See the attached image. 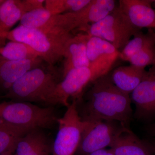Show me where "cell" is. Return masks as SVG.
<instances>
[{"label": "cell", "mask_w": 155, "mask_h": 155, "mask_svg": "<svg viewBox=\"0 0 155 155\" xmlns=\"http://www.w3.org/2000/svg\"><path fill=\"white\" fill-rule=\"evenodd\" d=\"M111 74L92 82L75 101L78 114L83 122L117 121L130 129L133 117L130 96L114 84Z\"/></svg>", "instance_id": "obj_1"}, {"label": "cell", "mask_w": 155, "mask_h": 155, "mask_svg": "<svg viewBox=\"0 0 155 155\" xmlns=\"http://www.w3.org/2000/svg\"><path fill=\"white\" fill-rule=\"evenodd\" d=\"M71 32L61 27L33 28L19 25L9 31L5 39L28 45L52 66L64 58L66 45L73 35Z\"/></svg>", "instance_id": "obj_2"}, {"label": "cell", "mask_w": 155, "mask_h": 155, "mask_svg": "<svg viewBox=\"0 0 155 155\" xmlns=\"http://www.w3.org/2000/svg\"><path fill=\"white\" fill-rule=\"evenodd\" d=\"M58 119L52 107H41L15 101L0 104V125L25 134L35 129L51 128Z\"/></svg>", "instance_id": "obj_3"}, {"label": "cell", "mask_w": 155, "mask_h": 155, "mask_svg": "<svg viewBox=\"0 0 155 155\" xmlns=\"http://www.w3.org/2000/svg\"><path fill=\"white\" fill-rule=\"evenodd\" d=\"M61 81L57 73L37 67L17 81L5 97L15 101L45 104L48 97Z\"/></svg>", "instance_id": "obj_4"}, {"label": "cell", "mask_w": 155, "mask_h": 155, "mask_svg": "<svg viewBox=\"0 0 155 155\" xmlns=\"http://www.w3.org/2000/svg\"><path fill=\"white\" fill-rule=\"evenodd\" d=\"M82 31L109 42L119 51L140 29L131 23L118 6L105 17Z\"/></svg>", "instance_id": "obj_5"}, {"label": "cell", "mask_w": 155, "mask_h": 155, "mask_svg": "<svg viewBox=\"0 0 155 155\" xmlns=\"http://www.w3.org/2000/svg\"><path fill=\"white\" fill-rule=\"evenodd\" d=\"M58 123L59 129L53 143V155H75L85 125L78 116L75 101L67 107Z\"/></svg>", "instance_id": "obj_6"}, {"label": "cell", "mask_w": 155, "mask_h": 155, "mask_svg": "<svg viewBox=\"0 0 155 155\" xmlns=\"http://www.w3.org/2000/svg\"><path fill=\"white\" fill-rule=\"evenodd\" d=\"M75 154L86 155L110 147L122 131L127 128L114 121L85 122Z\"/></svg>", "instance_id": "obj_7"}, {"label": "cell", "mask_w": 155, "mask_h": 155, "mask_svg": "<svg viewBox=\"0 0 155 155\" xmlns=\"http://www.w3.org/2000/svg\"><path fill=\"white\" fill-rule=\"evenodd\" d=\"M94 81L88 67L72 69L67 72L58 82L48 97L45 104L50 107L61 105L68 107L69 101H76L85 88Z\"/></svg>", "instance_id": "obj_8"}, {"label": "cell", "mask_w": 155, "mask_h": 155, "mask_svg": "<svg viewBox=\"0 0 155 155\" xmlns=\"http://www.w3.org/2000/svg\"><path fill=\"white\" fill-rule=\"evenodd\" d=\"M88 68L94 81L107 75L118 58L120 51L103 39L90 35L87 44Z\"/></svg>", "instance_id": "obj_9"}, {"label": "cell", "mask_w": 155, "mask_h": 155, "mask_svg": "<svg viewBox=\"0 0 155 155\" xmlns=\"http://www.w3.org/2000/svg\"><path fill=\"white\" fill-rule=\"evenodd\" d=\"M131 102L135 106L134 117L140 121L155 118V66H153L131 93Z\"/></svg>", "instance_id": "obj_10"}, {"label": "cell", "mask_w": 155, "mask_h": 155, "mask_svg": "<svg viewBox=\"0 0 155 155\" xmlns=\"http://www.w3.org/2000/svg\"><path fill=\"white\" fill-rule=\"evenodd\" d=\"M151 0H119L118 7L139 29L155 28V9Z\"/></svg>", "instance_id": "obj_11"}, {"label": "cell", "mask_w": 155, "mask_h": 155, "mask_svg": "<svg viewBox=\"0 0 155 155\" xmlns=\"http://www.w3.org/2000/svg\"><path fill=\"white\" fill-rule=\"evenodd\" d=\"M89 37L86 33L78 34L67 42L64 51L63 77L72 69L88 68L87 44Z\"/></svg>", "instance_id": "obj_12"}, {"label": "cell", "mask_w": 155, "mask_h": 155, "mask_svg": "<svg viewBox=\"0 0 155 155\" xmlns=\"http://www.w3.org/2000/svg\"><path fill=\"white\" fill-rule=\"evenodd\" d=\"M42 60L40 58L23 61H11L0 56V87L8 90L25 73L39 67Z\"/></svg>", "instance_id": "obj_13"}, {"label": "cell", "mask_w": 155, "mask_h": 155, "mask_svg": "<svg viewBox=\"0 0 155 155\" xmlns=\"http://www.w3.org/2000/svg\"><path fill=\"white\" fill-rule=\"evenodd\" d=\"M116 2L114 0H91L84 8L73 13L76 29L82 30L104 19L116 8Z\"/></svg>", "instance_id": "obj_14"}, {"label": "cell", "mask_w": 155, "mask_h": 155, "mask_svg": "<svg viewBox=\"0 0 155 155\" xmlns=\"http://www.w3.org/2000/svg\"><path fill=\"white\" fill-rule=\"evenodd\" d=\"M31 130L23 136L17 142L14 155H50L53 144L41 130Z\"/></svg>", "instance_id": "obj_15"}, {"label": "cell", "mask_w": 155, "mask_h": 155, "mask_svg": "<svg viewBox=\"0 0 155 155\" xmlns=\"http://www.w3.org/2000/svg\"><path fill=\"white\" fill-rule=\"evenodd\" d=\"M114 155H152L147 140L140 139L130 129L122 131L110 147Z\"/></svg>", "instance_id": "obj_16"}, {"label": "cell", "mask_w": 155, "mask_h": 155, "mask_svg": "<svg viewBox=\"0 0 155 155\" xmlns=\"http://www.w3.org/2000/svg\"><path fill=\"white\" fill-rule=\"evenodd\" d=\"M29 11L25 0L4 1L0 5V39H5L11 28Z\"/></svg>", "instance_id": "obj_17"}, {"label": "cell", "mask_w": 155, "mask_h": 155, "mask_svg": "<svg viewBox=\"0 0 155 155\" xmlns=\"http://www.w3.org/2000/svg\"><path fill=\"white\" fill-rule=\"evenodd\" d=\"M147 70L130 64L116 68L111 73L114 84L123 92L130 94L141 82Z\"/></svg>", "instance_id": "obj_18"}, {"label": "cell", "mask_w": 155, "mask_h": 155, "mask_svg": "<svg viewBox=\"0 0 155 155\" xmlns=\"http://www.w3.org/2000/svg\"><path fill=\"white\" fill-rule=\"evenodd\" d=\"M20 25L27 28H42L64 27L62 14L53 15L45 8L25 13L20 20Z\"/></svg>", "instance_id": "obj_19"}, {"label": "cell", "mask_w": 155, "mask_h": 155, "mask_svg": "<svg viewBox=\"0 0 155 155\" xmlns=\"http://www.w3.org/2000/svg\"><path fill=\"white\" fill-rule=\"evenodd\" d=\"M0 56L11 61H23L40 58L36 52L28 45L11 41L0 48Z\"/></svg>", "instance_id": "obj_20"}, {"label": "cell", "mask_w": 155, "mask_h": 155, "mask_svg": "<svg viewBox=\"0 0 155 155\" xmlns=\"http://www.w3.org/2000/svg\"><path fill=\"white\" fill-rule=\"evenodd\" d=\"M144 34L139 31L120 51L119 58L127 61L131 56L138 52L148 45L155 42V33L152 29Z\"/></svg>", "instance_id": "obj_21"}, {"label": "cell", "mask_w": 155, "mask_h": 155, "mask_svg": "<svg viewBox=\"0 0 155 155\" xmlns=\"http://www.w3.org/2000/svg\"><path fill=\"white\" fill-rule=\"evenodd\" d=\"M91 0H46L45 8L53 15L74 13L80 11Z\"/></svg>", "instance_id": "obj_22"}, {"label": "cell", "mask_w": 155, "mask_h": 155, "mask_svg": "<svg viewBox=\"0 0 155 155\" xmlns=\"http://www.w3.org/2000/svg\"><path fill=\"white\" fill-rule=\"evenodd\" d=\"M25 134L0 125V154L9 151L14 152L17 142Z\"/></svg>", "instance_id": "obj_23"}, {"label": "cell", "mask_w": 155, "mask_h": 155, "mask_svg": "<svg viewBox=\"0 0 155 155\" xmlns=\"http://www.w3.org/2000/svg\"><path fill=\"white\" fill-rule=\"evenodd\" d=\"M131 65L145 68L155 66V42L148 45L127 60Z\"/></svg>", "instance_id": "obj_24"}, {"label": "cell", "mask_w": 155, "mask_h": 155, "mask_svg": "<svg viewBox=\"0 0 155 155\" xmlns=\"http://www.w3.org/2000/svg\"><path fill=\"white\" fill-rule=\"evenodd\" d=\"M86 155H114L111 149H103L98 150L95 151L93 152Z\"/></svg>", "instance_id": "obj_25"}, {"label": "cell", "mask_w": 155, "mask_h": 155, "mask_svg": "<svg viewBox=\"0 0 155 155\" xmlns=\"http://www.w3.org/2000/svg\"><path fill=\"white\" fill-rule=\"evenodd\" d=\"M147 133L153 137H155V123L150 124L146 128Z\"/></svg>", "instance_id": "obj_26"}, {"label": "cell", "mask_w": 155, "mask_h": 155, "mask_svg": "<svg viewBox=\"0 0 155 155\" xmlns=\"http://www.w3.org/2000/svg\"><path fill=\"white\" fill-rule=\"evenodd\" d=\"M148 143H149L152 151L153 154H155V138L151 139L148 140H147Z\"/></svg>", "instance_id": "obj_27"}, {"label": "cell", "mask_w": 155, "mask_h": 155, "mask_svg": "<svg viewBox=\"0 0 155 155\" xmlns=\"http://www.w3.org/2000/svg\"><path fill=\"white\" fill-rule=\"evenodd\" d=\"M14 152L13 151H9L1 154L0 155H14Z\"/></svg>", "instance_id": "obj_28"}, {"label": "cell", "mask_w": 155, "mask_h": 155, "mask_svg": "<svg viewBox=\"0 0 155 155\" xmlns=\"http://www.w3.org/2000/svg\"><path fill=\"white\" fill-rule=\"evenodd\" d=\"M4 0H0V5H1V4H2L3 2H4Z\"/></svg>", "instance_id": "obj_29"}, {"label": "cell", "mask_w": 155, "mask_h": 155, "mask_svg": "<svg viewBox=\"0 0 155 155\" xmlns=\"http://www.w3.org/2000/svg\"><path fill=\"white\" fill-rule=\"evenodd\" d=\"M153 5H154L155 6V1H154L153 3Z\"/></svg>", "instance_id": "obj_30"}, {"label": "cell", "mask_w": 155, "mask_h": 155, "mask_svg": "<svg viewBox=\"0 0 155 155\" xmlns=\"http://www.w3.org/2000/svg\"><path fill=\"white\" fill-rule=\"evenodd\" d=\"M69 16H70V14H69ZM70 18H71V17H70ZM71 22H72V21H71ZM73 28H74V27H73Z\"/></svg>", "instance_id": "obj_31"}]
</instances>
